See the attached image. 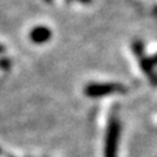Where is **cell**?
Returning a JSON list of instances; mask_svg holds the SVG:
<instances>
[{
    "label": "cell",
    "mask_w": 157,
    "mask_h": 157,
    "mask_svg": "<svg viewBox=\"0 0 157 157\" xmlns=\"http://www.w3.org/2000/svg\"><path fill=\"white\" fill-rule=\"evenodd\" d=\"M121 124L117 118H113L107 127L106 141H105V157H117L118 143H119Z\"/></svg>",
    "instance_id": "cell-1"
},
{
    "label": "cell",
    "mask_w": 157,
    "mask_h": 157,
    "mask_svg": "<svg viewBox=\"0 0 157 157\" xmlns=\"http://www.w3.org/2000/svg\"><path fill=\"white\" fill-rule=\"evenodd\" d=\"M114 92H124V86L121 84H113V82H106V84H89L85 88V93L89 97H104L109 96Z\"/></svg>",
    "instance_id": "cell-2"
},
{
    "label": "cell",
    "mask_w": 157,
    "mask_h": 157,
    "mask_svg": "<svg viewBox=\"0 0 157 157\" xmlns=\"http://www.w3.org/2000/svg\"><path fill=\"white\" fill-rule=\"evenodd\" d=\"M29 38L36 45H42L51 38V30L47 26H36L29 33Z\"/></svg>",
    "instance_id": "cell-3"
},
{
    "label": "cell",
    "mask_w": 157,
    "mask_h": 157,
    "mask_svg": "<svg viewBox=\"0 0 157 157\" xmlns=\"http://www.w3.org/2000/svg\"><path fill=\"white\" fill-rule=\"evenodd\" d=\"M132 48H134V51L135 54H137V55H141V52H143V42L141 41H134V45H132Z\"/></svg>",
    "instance_id": "cell-4"
},
{
    "label": "cell",
    "mask_w": 157,
    "mask_h": 157,
    "mask_svg": "<svg viewBox=\"0 0 157 157\" xmlns=\"http://www.w3.org/2000/svg\"><path fill=\"white\" fill-rule=\"evenodd\" d=\"M9 66H11V63H9V60H8V59H2V60H0V67L8 68Z\"/></svg>",
    "instance_id": "cell-5"
},
{
    "label": "cell",
    "mask_w": 157,
    "mask_h": 157,
    "mask_svg": "<svg viewBox=\"0 0 157 157\" xmlns=\"http://www.w3.org/2000/svg\"><path fill=\"white\" fill-rule=\"evenodd\" d=\"M149 62H151V64H152V66H156V64H157V54H156L153 58H151V59H149Z\"/></svg>",
    "instance_id": "cell-6"
},
{
    "label": "cell",
    "mask_w": 157,
    "mask_h": 157,
    "mask_svg": "<svg viewBox=\"0 0 157 157\" xmlns=\"http://www.w3.org/2000/svg\"><path fill=\"white\" fill-rule=\"evenodd\" d=\"M67 2H72V0H67ZM78 3H82V4H90L92 0H76Z\"/></svg>",
    "instance_id": "cell-7"
},
{
    "label": "cell",
    "mask_w": 157,
    "mask_h": 157,
    "mask_svg": "<svg viewBox=\"0 0 157 157\" xmlns=\"http://www.w3.org/2000/svg\"><path fill=\"white\" fill-rule=\"evenodd\" d=\"M4 51H6V47H4L3 45H0V54H3Z\"/></svg>",
    "instance_id": "cell-8"
},
{
    "label": "cell",
    "mask_w": 157,
    "mask_h": 157,
    "mask_svg": "<svg viewBox=\"0 0 157 157\" xmlns=\"http://www.w3.org/2000/svg\"><path fill=\"white\" fill-rule=\"evenodd\" d=\"M45 2H46V3H51V2H52V0H45Z\"/></svg>",
    "instance_id": "cell-9"
},
{
    "label": "cell",
    "mask_w": 157,
    "mask_h": 157,
    "mask_svg": "<svg viewBox=\"0 0 157 157\" xmlns=\"http://www.w3.org/2000/svg\"><path fill=\"white\" fill-rule=\"evenodd\" d=\"M155 13H156V14H157V8H155Z\"/></svg>",
    "instance_id": "cell-10"
}]
</instances>
